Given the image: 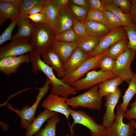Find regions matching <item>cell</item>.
I'll return each instance as SVG.
<instances>
[{
	"mask_svg": "<svg viewBox=\"0 0 136 136\" xmlns=\"http://www.w3.org/2000/svg\"><path fill=\"white\" fill-rule=\"evenodd\" d=\"M32 70L35 74L40 71L46 76L51 85V93L67 97L70 95L77 94V91L74 88L56 77L52 67L45 63L41 57H38L33 60L32 64Z\"/></svg>",
	"mask_w": 136,
	"mask_h": 136,
	"instance_id": "6da1fadb",
	"label": "cell"
},
{
	"mask_svg": "<svg viewBox=\"0 0 136 136\" xmlns=\"http://www.w3.org/2000/svg\"><path fill=\"white\" fill-rule=\"evenodd\" d=\"M56 36L47 24L35 23L30 38V43L33 51L41 55L50 47Z\"/></svg>",
	"mask_w": 136,
	"mask_h": 136,
	"instance_id": "7a4b0ae2",
	"label": "cell"
},
{
	"mask_svg": "<svg viewBox=\"0 0 136 136\" xmlns=\"http://www.w3.org/2000/svg\"><path fill=\"white\" fill-rule=\"evenodd\" d=\"M51 85L49 79L47 78L44 86L39 88V92L36 101L31 106L27 105L21 110L14 108L10 103L7 104V107L15 113L20 118V124L21 127L26 129L31 124L35 118L37 109L43 97L48 92Z\"/></svg>",
	"mask_w": 136,
	"mask_h": 136,
	"instance_id": "3957f363",
	"label": "cell"
},
{
	"mask_svg": "<svg viewBox=\"0 0 136 136\" xmlns=\"http://www.w3.org/2000/svg\"><path fill=\"white\" fill-rule=\"evenodd\" d=\"M68 109L73 120L70 127L71 135H74L73 128L74 125L80 124L89 129L91 136H106L108 129L103 124L100 125L96 123L94 119L85 112L81 110L75 111L69 107Z\"/></svg>",
	"mask_w": 136,
	"mask_h": 136,
	"instance_id": "277c9868",
	"label": "cell"
},
{
	"mask_svg": "<svg viewBox=\"0 0 136 136\" xmlns=\"http://www.w3.org/2000/svg\"><path fill=\"white\" fill-rule=\"evenodd\" d=\"M98 85L77 96L67 99L66 102L67 105L73 108L79 107L86 108L91 110H99L101 108V98L98 92Z\"/></svg>",
	"mask_w": 136,
	"mask_h": 136,
	"instance_id": "5b68a950",
	"label": "cell"
},
{
	"mask_svg": "<svg viewBox=\"0 0 136 136\" xmlns=\"http://www.w3.org/2000/svg\"><path fill=\"white\" fill-rule=\"evenodd\" d=\"M117 76L112 72H105L101 70L92 71L87 73L86 76L72 83L71 86L77 91L88 89L106 80L113 79Z\"/></svg>",
	"mask_w": 136,
	"mask_h": 136,
	"instance_id": "8992f818",
	"label": "cell"
},
{
	"mask_svg": "<svg viewBox=\"0 0 136 136\" xmlns=\"http://www.w3.org/2000/svg\"><path fill=\"white\" fill-rule=\"evenodd\" d=\"M136 54L128 48L116 60V67L113 72L117 77L128 83L131 81L134 74L131 69V65Z\"/></svg>",
	"mask_w": 136,
	"mask_h": 136,
	"instance_id": "52a82bcc",
	"label": "cell"
},
{
	"mask_svg": "<svg viewBox=\"0 0 136 136\" xmlns=\"http://www.w3.org/2000/svg\"><path fill=\"white\" fill-rule=\"evenodd\" d=\"M33 51L30 39L19 38L12 40L9 43L0 48V59L8 56H17Z\"/></svg>",
	"mask_w": 136,
	"mask_h": 136,
	"instance_id": "ba28073f",
	"label": "cell"
},
{
	"mask_svg": "<svg viewBox=\"0 0 136 136\" xmlns=\"http://www.w3.org/2000/svg\"><path fill=\"white\" fill-rule=\"evenodd\" d=\"M124 39H128L126 31L123 27L111 30L108 33L102 37L97 47L88 55V58L104 53L115 42Z\"/></svg>",
	"mask_w": 136,
	"mask_h": 136,
	"instance_id": "9c48e42d",
	"label": "cell"
},
{
	"mask_svg": "<svg viewBox=\"0 0 136 136\" xmlns=\"http://www.w3.org/2000/svg\"><path fill=\"white\" fill-rule=\"evenodd\" d=\"M106 51L101 54L88 58L77 70L65 75L62 78L61 80L65 83L71 85L72 83L81 79L87 73L98 68L99 61L103 56L106 55Z\"/></svg>",
	"mask_w": 136,
	"mask_h": 136,
	"instance_id": "30bf717a",
	"label": "cell"
},
{
	"mask_svg": "<svg viewBox=\"0 0 136 136\" xmlns=\"http://www.w3.org/2000/svg\"><path fill=\"white\" fill-rule=\"evenodd\" d=\"M116 112V119L108 129L106 136H131L134 131V127L130 122L127 124L123 122L125 112L122 111L119 106H117Z\"/></svg>",
	"mask_w": 136,
	"mask_h": 136,
	"instance_id": "8fae6325",
	"label": "cell"
},
{
	"mask_svg": "<svg viewBox=\"0 0 136 136\" xmlns=\"http://www.w3.org/2000/svg\"><path fill=\"white\" fill-rule=\"evenodd\" d=\"M121 95V90L118 88L114 91L105 96L106 108L105 113L103 117V125L107 129L109 128L115 121L116 115L114 110L120 97Z\"/></svg>",
	"mask_w": 136,
	"mask_h": 136,
	"instance_id": "7c38bea8",
	"label": "cell"
},
{
	"mask_svg": "<svg viewBox=\"0 0 136 136\" xmlns=\"http://www.w3.org/2000/svg\"><path fill=\"white\" fill-rule=\"evenodd\" d=\"M67 99V97L50 93L42 101L41 105L45 109L64 115L68 121L70 127L69 119L70 114L68 109V106L66 102Z\"/></svg>",
	"mask_w": 136,
	"mask_h": 136,
	"instance_id": "4fadbf2b",
	"label": "cell"
},
{
	"mask_svg": "<svg viewBox=\"0 0 136 136\" xmlns=\"http://www.w3.org/2000/svg\"><path fill=\"white\" fill-rule=\"evenodd\" d=\"M43 61L56 71L59 78L65 75L64 64L57 54L50 47L41 55Z\"/></svg>",
	"mask_w": 136,
	"mask_h": 136,
	"instance_id": "5bb4252c",
	"label": "cell"
},
{
	"mask_svg": "<svg viewBox=\"0 0 136 136\" xmlns=\"http://www.w3.org/2000/svg\"><path fill=\"white\" fill-rule=\"evenodd\" d=\"M18 30L16 33L12 36L11 40L19 38L30 39L35 26V23L24 14H20L17 20Z\"/></svg>",
	"mask_w": 136,
	"mask_h": 136,
	"instance_id": "9a60e30c",
	"label": "cell"
},
{
	"mask_svg": "<svg viewBox=\"0 0 136 136\" xmlns=\"http://www.w3.org/2000/svg\"><path fill=\"white\" fill-rule=\"evenodd\" d=\"M77 42H66L55 40L50 47L58 55L64 64L78 48Z\"/></svg>",
	"mask_w": 136,
	"mask_h": 136,
	"instance_id": "2e32d148",
	"label": "cell"
},
{
	"mask_svg": "<svg viewBox=\"0 0 136 136\" xmlns=\"http://www.w3.org/2000/svg\"><path fill=\"white\" fill-rule=\"evenodd\" d=\"M75 20L68 6L60 8L56 24V35L72 27Z\"/></svg>",
	"mask_w": 136,
	"mask_h": 136,
	"instance_id": "e0dca14e",
	"label": "cell"
},
{
	"mask_svg": "<svg viewBox=\"0 0 136 136\" xmlns=\"http://www.w3.org/2000/svg\"><path fill=\"white\" fill-rule=\"evenodd\" d=\"M88 58V54L79 48H77L64 64L65 75L77 70Z\"/></svg>",
	"mask_w": 136,
	"mask_h": 136,
	"instance_id": "ac0fdd59",
	"label": "cell"
},
{
	"mask_svg": "<svg viewBox=\"0 0 136 136\" xmlns=\"http://www.w3.org/2000/svg\"><path fill=\"white\" fill-rule=\"evenodd\" d=\"M59 113L45 109L32 121L26 129L25 136H32L39 131L42 125L49 118L52 116L57 115Z\"/></svg>",
	"mask_w": 136,
	"mask_h": 136,
	"instance_id": "d6986e66",
	"label": "cell"
},
{
	"mask_svg": "<svg viewBox=\"0 0 136 136\" xmlns=\"http://www.w3.org/2000/svg\"><path fill=\"white\" fill-rule=\"evenodd\" d=\"M85 25L87 35L97 37H103L108 33L111 29L105 24L89 21H83Z\"/></svg>",
	"mask_w": 136,
	"mask_h": 136,
	"instance_id": "ffe728a7",
	"label": "cell"
},
{
	"mask_svg": "<svg viewBox=\"0 0 136 136\" xmlns=\"http://www.w3.org/2000/svg\"><path fill=\"white\" fill-rule=\"evenodd\" d=\"M118 77L106 80L99 84L98 92L101 98L114 91L123 82Z\"/></svg>",
	"mask_w": 136,
	"mask_h": 136,
	"instance_id": "44dd1931",
	"label": "cell"
},
{
	"mask_svg": "<svg viewBox=\"0 0 136 136\" xmlns=\"http://www.w3.org/2000/svg\"><path fill=\"white\" fill-rule=\"evenodd\" d=\"M128 39L118 40L108 48L105 55L116 61L128 48Z\"/></svg>",
	"mask_w": 136,
	"mask_h": 136,
	"instance_id": "7402d4cb",
	"label": "cell"
},
{
	"mask_svg": "<svg viewBox=\"0 0 136 136\" xmlns=\"http://www.w3.org/2000/svg\"><path fill=\"white\" fill-rule=\"evenodd\" d=\"M30 62L29 54H26L15 57L1 71L7 76L17 72L20 65L24 63Z\"/></svg>",
	"mask_w": 136,
	"mask_h": 136,
	"instance_id": "603a6c76",
	"label": "cell"
},
{
	"mask_svg": "<svg viewBox=\"0 0 136 136\" xmlns=\"http://www.w3.org/2000/svg\"><path fill=\"white\" fill-rule=\"evenodd\" d=\"M60 8L53 5L51 0H47L43 11L47 17L48 25L55 33L56 22Z\"/></svg>",
	"mask_w": 136,
	"mask_h": 136,
	"instance_id": "cb8c5ba5",
	"label": "cell"
},
{
	"mask_svg": "<svg viewBox=\"0 0 136 136\" xmlns=\"http://www.w3.org/2000/svg\"><path fill=\"white\" fill-rule=\"evenodd\" d=\"M102 37L91 36L87 35L83 38L77 41L78 48L81 49L88 55L97 47Z\"/></svg>",
	"mask_w": 136,
	"mask_h": 136,
	"instance_id": "d4e9b609",
	"label": "cell"
},
{
	"mask_svg": "<svg viewBox=\"0 0 136 136\" xmlns=\"http://www.w3.org/2000/svg\"><path fill=\"white\" fill-rule=\"evenodd\" d=\"M128 87L122 97L123 101L119 107L122 111L125 112L127 110L128 105L131 100L136 94V73H134L131 81L128 83Z\"/></svg>",
	"mask_w": 136,
	"mask_h": 136,
	"instance_id": "484cf974",
	"label": "cell"
},
{
	"mask_svg": "<svg viewBox=\"0 0 136 136\" xmlns=\"http://www.w3.org/2000/svg\"><path fill=\"white\" fill-rule=\"evenodd\" d=\"M0 15L11 20H17L20 15L19 7L0 0Z\"/></svg>",
	"mask_w": 136,
	"mask_h": 136,
	"instance_id": "4316f807",
	"label": "cell"
},
{
	"mask_svg": "<svg viewBox=\"0 0 136 136\" xmlns=\"http://www.w3.org/2000/svg\"><path fill=\"white\" fill-rule=\"evenodd\" d=\"M60 120L57 115L51 117L46 121L47 123L44 128L36 133L35 136H56V125Z\"/></svg>",
	"mask_w": 136,
	"mask_h": 136,
	"instance_id": "83f0119b",
	"label": "cell"
},
{
	"mask_svg": "<svg viewBox=\"0 0 136 136\" xmlns=\"http://www.w3.org/2000/svg\"><path fill=\"white\" fill-rule=\"evenodd\" d=\"M106 10L113 13L120 20L123 26H128L133 23L130 14L123 12L118 7L112 4L106 6Z\"/></svg>",
	"mask_w": 136,
	"mask_h": 136,
	"instance_id": "f1b7e54d",
	"label": "cell"
},
{
	"mask_svg": "<svg viewBox=\"0 0 136 136\" xmlns=\"http://www.w3.org/2000/svg\"><path fill=\"white\" fill-rule=\"evenodd\" d=\"M68 7L75 20L84 21L86 19L89 9L76 5L70 1Z\"/></svg>",
	"mask_w": 136,
	"mask_h": 136,
	"instance_id": "f546056e",
	"label": "cell"
},
{
	"mask_svg": "<svg viewBox=\"0 0 136 136\" xmlns=\"http://www.w3.org/2000/svg\"><path fill=\"white\" fill-rule=\"evenodd\" d=\"M125 29L128 40V48L136 54V25L133 23L128 26H123Z\"/></svg>",
	"mask_w": 136,
	"mask_h": 136,
	"instance_id": "4dcf8cb0",
	"label": "cell"
},
{
	"mask_svg": "<svg viewBox=\"0 0 136 136\" xmlns=\"http://www.w3.org/2000/svg\"><path fill=\"white\" fill-rule=\"evenodd\" d=\"M116 61L106 55L103 56L98 63V67H100L105 72H112L114 70L116 66Z\"/></svg>",
	"mask_w": 136,
	"mask_h": 136,
	"instance_id": "1f68e13d",
	"label": "cell"
},
{
	"mask_svg": "<svg viewBox=\"0 0 136 136\" xmlns=\"http://www.w3.org/2000/svg\"><path fill=\"white\" fill-rule=\"evenodd\" d=\"M55 40L66 42H72L79 40L72 27L56 35Z\"/></svg>",
	"mask_w": 136,
	"mask_h": 136,
	"instance_id": "d6a6232c",
	"label": "cell"
},
{
	"mask_svg": "<svg viewBox=\"0 0 136 136\" xmlns=\"http://www.w3.org/2000/svg\"><path fill=\"white\" fill-rule=\"evenodd\" d=\"M103 12L107 23V25L111 30L123 26L121 22L112 13L106 10Z\"/></svg>",
	"mask_w": 136,
	"mask_h": 136,
	"instance_id": "836d02e7",
	"label": "cell"
},
{
	"mask_svg": "<svg viewBox=\"0 0 136 136\" xmlns=\"http://www.w3.org/2000/svg\"><path fill=\"white\" fill-rule=\"evenodd\" d=\"M47 0H21L19 8L20 14H24L38 5L45 6Z\"/></svg>",
	"mask_w": 136,
	"mask_h": 136,
	"instance_id": "e575fe53",
	"label": "cell"
},
{
	"mask_svg": "<svg viewBox=\"0 0 136 136\" xmlns=\"http://www.w3.org/2000/svg\"><path fill=\"white\" fill-rule=\"evenodd\" d=\"M86 19L103 23L107 25V23L103 12L90 9L88 12Z\"/></svg>",
	"mask_w": 136,
	"mask_h": 136,
	"instance_id": "d590c367",
	"label": "cell"
},
{
	"mask_svg": "<svg viewBox=\"0 0 136 136\" xmlns=\"http://www.w3.org/2000/svg\"><path fill=\"white\" fill-rule=\"evenodd\" d=\"M17 20H11L10 25L7 27L0 36V45L7 41L11 40L12 31L17 25Z\"/></svg>",
	"mask_w": 136,
	"mask_h": 136,
	"instance_id": "8d00e7d4",
	"label": "cell"
},
{
	"mask_svg": "<svg viewBox=\"0 0 136 136\" xmlns=\"http://www.w3.org/2000/svg\"><path fill=\"white\" fill-rule=\"evenodd\" d=\"M72 28L79 40L83 38L87 35L86 27L83 21L75 20Z\"/></svg>",
	"mask_w": 136,
	"mask_h": 136,
	"instance_id": "74e56055",
	"label": "cell"
},
{
	"mask_svg": "<svg viewBox=\"0 0 136 136\" xmlns=\"http://www.w3.org/2000/svg\"><path fill=\"white\" fill-rule=\"evenodd\" d=\"M112 4L119 7L124 13L130 14L131 4L128 0H113Z\"/></svg>",
	"mask_w": 136,
	"mask_h": 136,
	"instance_id": "f35d334b",
	"label": "cell"
},
{
	"mask_svg": "<svg viewBox=\"0 0 136 136\" xmlns=\"http://www.w3.org/2000/svg\"><path fill=\"white\" fill-rule=\"evenodd\" d=\"M27 16L35 23L46 24L48 25L47 17L43 11L38 13L29 15Z\"/></svg>",
	"mask_w": 136,
	"mask_h": 136,
	"instance_id": "ab89813d",
	"label": "cell"
},
{
	"mask_svg": "<svg viewBox=\"0 0 136 136\" xmlns=\"http://www.w3.org/2000/svg\"><path fill=\"white\" fill-rule=\"evenodd\" d=\"M135 98V101L130 104L129 109L125 112L123 115V118L128 120H136V94Z\"/></svg>",
	"mask_w": 136,
	"mask_h": 136,
	"instance_id": "60d3db41",
	"label": "cell"
},
{
	"mask_svg": "<svg viewBox=\"0 0 136 136\" xmlns=\"http://www.w3.org/2000/svg\"><path fill=\"white\" fill-rule=\"evenodd\" d=\"M90 9L103 12L106 10V6L103 0H88Z\"/></svg>",
	"mask_w": 136,
	"mask_h": 136,
	"instance_id": "b9f144b4",
	"label": "cell"
},
{
	"mask_svg": "<svg viewBox=\"0 0 136 136\" xmlns=\"http://www.w3.org/2000/svg\"><path fill=\"white\" fill-rule=\"evenodd\" d=\"M44 6L41 5H37L23 14L28 16L29 15L38 13L42 12L44 10Z\"/></svg>",
	"mask_w": 136,
	"mask_h": 136,
	"instance_id": "7bdbcfd3",
	"label": "cell"
},
{
	"mask_svg": "<svg viewBox=\"0 0 136 136\" xmlns=\"http://www.w3.org/2000/svg\"><path fill=\"white\" fill-rule=\"evenodd\" d=\"M51 3L54 6L60 8L68 6L70 2L69 0H51Z\"/></svg>",
	"mask_w": 136,
	"mask_h": 136,
	"instance_id": "ee69618b",
	"label": "cell"
},
{
	"mask_svg": "<svg viewBox=\"0 0 136 136\" xmlns=\"http://www.w3.org/2000/svg\"><path fill=\"white\" fill-rule=\"evenodd\" d=\"M131 4L130 13L133 22L136 25V0H130Z\"/></svg>",
	"mask_w": 136,
	"mask_h": 136,
	"instance_id": "f6af8a7d",
	"label": "cell"
},
{
	"mask_svg": "<svg viewBox=\"0 0 136 136\" xmlns=\"http://www.w3.org/2000/svg\"><path fill=\"white\" fill-rule=\"evenodd\" d=\"M70 1L74 4L90 9L88 0H71Z\"/></svg>",
	"mask_w": 136,
	"mask_h": 136,
	"instance_id": "bcb514c9",
	"label": "cell"
},
{
	"mask_svg": "<svg viewBox=\"0 0 136 136\" xmlns=\"http://www.w3.org/2000/svg\"><path fill=\"white\" fill-rule=\"evenodd\" d=\"M16 56H8L0 59V71L5 67L10 61Z\"/></svg>",
	"mask_w": 136,
	"mask_h": 136,
	"instance_id": "7dc6e473",
	"label": "cell"
},
{
	"mask_svg": "<svg viewBox=\"0 0 136 136\" xmlns=\"http://www.w3.org/2000/svg\"><path fill=\"white\" fill-rule=\"evenodd\" d=\"M3 1L18 7L19 8L21 0H2Z\"/></svg>",
	"mask_w": 136,
	"mask_h": 136,
	"instance_id": "c3c4849f",
	"label": "cell"
},
{
	"mask_svg": "<svg viewBox=\"0 0 136 136\" xmlns=\"http://www.w3.org/2000/svg\"><path fill=\"white\" fill-rule=\"evenodd\" d=\"M8 19L6 17L0 15V25H3L4 22Z\"/></svg>",
	"mask_w": 136,
	"mask_h": 136,
	"instance_id": "681fc988",
	"label": "cell"
},
{
	"mask_svg": "<svg viewBox=\"0 0 136 136\" xmlns=\"http://www.w3.org/2000/svg\"><path fill=\"white\" fill-rule=\"evenodd\" d=\"M106 6L112 4L113 0H103Z\"/></svg>",
	"mask_w": 136,
	"mask_h": 136,
	"instance_id": "f907efd6",
	"label": "cell"
},
{
	"mask_svg": "<svg viewBox=\"0 0 136 136\" xmlns=\"http://www.w3.org/2000/svg\"><path fill=\"white\" fill-rule=\"evenodd\" d=\"M130 122L134 127L135 130L134 131V132L136 133V121L133 120H130Z\"/></svg>",
	"mask_w": 136,
	"mask_h": 136,
	"instance_id": "816d5d0a",
	"label": "cell"
},
{
	"mask_svg": "<svg viewBox=\"0 0 136 136\" xmlns=\"http://www.w3.org/2000/svg\"><path fill=\"white\" fill-rule=\"evenodd\" d=\"M65 136H76L75 135H70V134H67Z\"/></svg>",
	"mask_w": 136,
	"mask_h": 136,
	"instance_id": "f5cc1de1",
	"label": "cell"
}]
</instances>
